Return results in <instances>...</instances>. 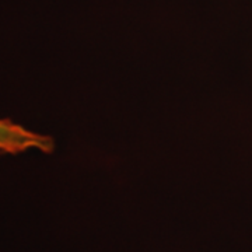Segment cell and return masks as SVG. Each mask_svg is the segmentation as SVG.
<instances>
[{"label": "cell", "instance_id": "cell-1", "mask_svg": "<svg viewBox=\"0 0 252 252\" xmlns=\"http://www.w3.org/2000/svg\"><path fill=\"white\" fill-rule=\"evenodd\" d=\"M52 147L49 137L34 133L10 119H0V154H13L38 149L48 152Z\"/></svg>", "mask_w": 252, "mask_h": 252}]
</instances>
